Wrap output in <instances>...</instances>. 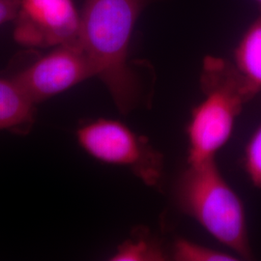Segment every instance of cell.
I'll use <instances>...</instances> for the list:
<instances>
[{"mask_svg":"<svg viewBox=\"0 0 261 261\" xmlns=\"http://www.w3.org/2000/svg\"><path fill=\"white\" fill-rule=\"evenodd\" d=\"M148 0H85L80 43L122 114L140 103V87L129 64L133 29Z\"/></svg>","mask_w":261,"mask_h":261,"instance_id":"1","label":"cell"},{"mask_svg":"<svg viewBox=\"0 0 261 261\" xmlns=\"http://www.w3.org/2000/svg\"><path fill=\"white\" fill-rule=\"evenodd\" d=\"M200 84L203 98L187 124L188 164L215 160L230 140L243 109L259 92L235 64L214 56L205 57Z\"/></svg>","mask_w":261,"mask_h":261,"instance_id":"2","label":"cell"},{"mask_svg":"<svg viewBox=\"0 0 261 261\" xmlns=\"http://www.w3.org/2000/svg\"><path fill=\"white\" fill-rule=\"evenodd\" d=\"M178 208L241 258L252 257L242 199L215 160L188 164L174 185Z\"/></svg>","mask_w":261,"mask_h":261,"instance_id":"3","label":"cell"},{"mask_svg":"<svg viewBox=\"0 0 261 261\" xmlns=\"http://www.w3.org/2000/svg\"><path fill=\"white\" fill-rule=\"evenodd\" d=\"M80 146L94 159L130 168L145 185L157 187L164 175V157L148 140L112 118L87 122L76 130Z\"/></svg>","mask_w":261,"mask_h":261,"instance_id":"4","label":"cell"},{"mask_svg":"<svg viewBox=\"0 0 261 261\" xmlns=\"http://www.w3.org/2000/svg\"><path fill=\"white\" fill-rule=\"evenodd\" d=\"M15 20V39L25 47L81 44V15L73 0H20Z\"/></svg>","mask_w":261,"mask_h":261,"instance_id":"5","label":"cell"},{"mask_svg":"<svg viewBox=\"0 0 261 261\" xmlns=\"http://www.w3.org/2000/svg\"><path fill=\"white\" fill-rule=\"evenodd\" d=\"M93 76V65L82 45L70 44L55 47L14 79L36 105Z\"/></svg>","mask_w":261,"mask_h":261,"instance_id":"6","label":"cell"},{"mask_svg":"<svg viewBox=\"0 0 261 261\" xmlns=\"http://www.w3.org/2000/svg\"><path fill=\"white\" fill-rule=\"evenodd\" d=\"M34 106L14 77H0V130L29 127L34 119Z\"/></svg>","mask_w":261,"mask_h":261,"instance_id":"7","label":"cell"},{"mask_svg":"<svg viewBox=\"0 0 261 261\" xmlns=\"http://www.w3.org/2000/svg\"><path fill=\"white\" fill-rule=\"evenodd\" d=\"M235 66L261 91V17L247 30L236 47Z\"/></svg>","mask_w":261,"mask_h":261,"instance_id":"8","label":"cell"},{"mask_svg":"<svg viewBox=\"0 0 261 261\" xmlns=\"http://www.w3.org/2000/svg\"><path fill=\"white\" fill-rule=\"evenodd\" d=\"M168 257V252L155 237L140 229L117 247L111 260L164 261Z\"/></svg>","mask_w":261,"mask_h":261,"instance_id":"9","label":"cell"},{"mask_svg":"<svg viewBox=\"0 0 261 261\" xmlns=\"http://www.w3.org/2000/svg\"><path fill=\"white\" fill-rule=\"evenodd\" d=\"M170 258L175 261H232L238 260V256L230 252L218 251L212 248L178 238L171 247Z\"/></svg>","mask_w":261,"mask_h":261,"instance_id":"10","label":"cell"},{"mask_svg":"<svg viewBox=\"0 0 261 261\" xmlns=\"http://www.w3.org/2000/svg\"><path fill=\"white\" fill-rule=\"evenodd\" d=\"M244 167L252 185L261 190V124L245 147Z\"/></svg>","mask_w":261,"mask_h":261,"instance_id":"11","label":"cell"},{"mask_svg":"<svg viewBox=\"0 0 261 261\" xmlns=\"http://www.w3.org/2000/svg\"><path fill=\"white\" fill-rule=\"evenodd\" d=\"M20 0H0V25L16 19Z\"/></svg>","mask_w":261,"mask_h":261,"instance_id":"12","label":"cell"},{"mask_svg":"<svg viewBox=\"0 0 261 261\" xmlns=\"http://www.w3.org/2000/svg\"><path fill=\"white\" fill-rule=\"evenodd\" d=\"M255 1H256V2H257V3H258V4H259V5H260V7H261V0H255Z\"/></svg>","mask_w":261,"mask_h":261,"instance_id":"13","label":"cell"}]
</instances>
